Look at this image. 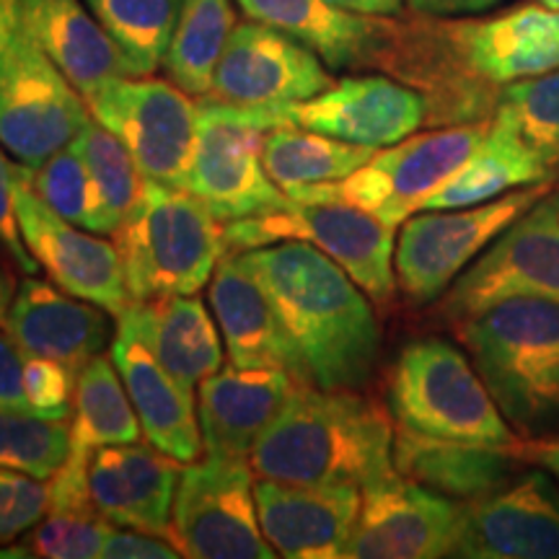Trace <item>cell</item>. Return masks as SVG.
Masks as SVG:
<instances>
[{
    "label": "cell",
    "mask_w": 559,
    "mask_h": 559,
    "mask_svg": "<svg viewBox=\"0 0 559 559\" xmlns=\"http://www.w3.org/2000/svg\"><path fill=\"white\" fill-rule=\"evenodd\" d=\"M559 68V11L521 5L485 19L391 21L381 68L428 99V124L489 120L500 94Z\"/></svg>",
    "instance_id": "obj_1"
},
{
    "label": "cell",
    "mask_w": 559,
    "mask_h": 559,
    "mask_svg": "<svg viewBox=\"0 0 559 559\" xmlns=\"http://www.w3.org/2000/svg\"><path fill=\"white\" fill-rule=\"evenodd\" d=\"M267 293L288 342L290 376L319 389H362L381 360V324L368 293L306 241L239 251Z\"/></svg>",
    "instance_id": "obj_2"
},
{
    "label": "cell",
    "mask_w": 559,
    "mask_h": 559,
    "mask_svg": "<svg viewBox=\"0 0 559 559\" xmlns=\"http://www.w3.org/2000/svg\"><path fill=\"white\" fill-rule=\"evenodd\" d=\"M257 477L311 487H366L394 472L389 412L355 389L298 383L249 456Z\"/></svg>",
    "instance_id": "obj_3"
},
{
    "label": "cell",
    "mask_w": 559,
    "mask_h": 559,
    "mask_svg": "<svg viewBox=\"0 0 559 559\" xmlns=\"http://www.w3.org/2000/svg\"><path fill=\"white\" fill-rule=\"evenodd\" d=\"M453 332L521 440L559 430V304L508 298Z\"/></svg>",
    "instance_id": "obj_4"
},
{
    "label": "cell",
    "mask_w": 559,
    "mask_h": 559,
    "mask_svg": "<svg viewBox=\"0 0 559 559\" xmlns=\"http://www.w3.org/2000/svg\"><path fill=\"white\" fill-rule=\"evenodd\" d=\"M115 236L130 304L194 296L226 254L221 221L190 190L151 179Z\"/></svg>",
    "instance_id": "obj_5"
},
{
    "label": "cell",
    "mask_w": 559,
    "mask_h": 559,
    "mask_svg": "<svg viewBox=\"0 0 559 559\" xmlns=\"http://www.w3.org/2000/svg\"><path fill=\"white\" fill-rule=\"evenodd\" d=\"M280 124H293L290 104L247 107L200 96L198 140L185 190L221 223L288 207V194L270 179L262 160L264 138Z\"/></svg>",
    "instance_id": "obj_6"
},
{
    "label": "cell",
    "mask_w": 559,
    "mask_h": 559,
    "mask_svg": "<svg viewBox=\"0 0 559 559\" xmlns=\"http://www.w3.org/2000/svg\"><path fill=\"white\" fill-rule=\"evenodd\" d=\"M389 412L396 425L423 436L521 443L469 355L438 337L415 340L400 353L389 376Z\"/></svg>",
    "instance_id": "obj_7"
},
{
    "label": "cell",
    "mask_w": 559,
    "mask_h": 559,
    "mask_svg": "<svg viewBox=\"0 0 559 559\" xmlns=\"http://www.w3.org/2000/svg\"><path fill=\"white\" fill-rule=\"evenodd\" d=\"M226 251H249L280 241H306L347 272L373 304L396 293V226L345 200L293 202L283 210L223 226Z\"/></svg>",
    "instance_id": "obj_8"
},
{
    "label": "cell",
    "mask_w": 559,
    "mask_h": 559,
    "mask_svg": "<svg viewBox=\"0 0 559 559\" xmlns=\"http://www.w3.org/2000/svg\"><path fill=\"white\" fill-rule=\"evenodd\" d=\"M487 130L489 120H481L409 135L389 148L376 151V156L347 179L296 187L288 192V200H345L379 215L391 226H402L409 215L423 210L440 185L459 171Z\"/></svg>",
    "instance_id": "obj_9"
},
{
    "label": "cell",
    "mask_w": 559,
    "mask_h": 559,
    "mask_svg": "<svg viewBox=\"0 0 559 559\" xmlns=\"http://www.w3.org/2000/svg\"><path fill=\"white\" fill-rule=\"evenodd\" d=\"M557 179L456 210H419L402 223L394 249L396 288L409 306H428L456 283L477 257L521 218Z\"/></svg>",
    "instance_id": "obj_10"
},
{
    "label": "cell",
    "mask_w": 559,
    "mask_h": 559,
    "mask_svg": "<svg viewBox=\"0 0 559 559\" xmlns=\"http://www.w3.org/2000/svg\"><path fill=\"white\" fill-rule=\"evenodd\" d=\"M508 298L559 304V181L461 272L440 319L456 326Z\"/></svg>",
    "instance_id": "obj_11"
},
{
    "label": "cell",
    "mask_w": 559,
    "mask_h": 559,
    "mask_svg": "<svg viewBox=\"0 0 559 559\" xmlns=\"http://www.w3.org/2000/svg\"><path fill=\"white\" fill-rule=\"evenodd\" d=\"M249 459L207 456L181 472L171 510V542L192 559H272L254 500Z\"/></svg>",
    "instance_id": "obj_12"
},
{
    "label": "cell",
    "mask_w": 559,
    "mask_h": 559,
    "mask_svg": "<svg viewBox=\"0 0 559 559\" xmlns=\"http://www.w3.org/2000/svg\"><path fill=\"white\" fill-rule=\"evenodd\" d=\"M94 120L122 140L145 179L187 187L198 104L177 83L148 75H117L86 99Z\"/></svg>",
    "instance_id": "obj_13"
},
{
    "label": "cell",
    "mask_w": 559,
    "mask_h": 559,
    "mask_svg": "<svg viewBox=\"0 0 559 559\" xmlns=\"http://www.w3.org/2000/svg\"><path fill=\"white\" fill-rule=\"evenodd\" d=\"M91 120L88 104L21 29L0 55V145L21 166L45 164Z\"/></svg>",
    "instance_id": "obj_14"
},
{
    "label": "cell",
    "mask_w": 559,
    "mask_h": 559,
    "mask_svg": "<svg viewBox=\"0 0 559 559\" xmlns=\"http://www.w3.org/2000/svg\"><path fill=\"white\" fill-rule=\"evenodd\" d=\"M360 515L345 559L451 557L464 502L417 485L400 472L383 474L360 489Z\"/></svg>",
    "instance_id": "obj_15"
},
{
    "label": "cell",
    "mask_w": 559,
    "mask_h": 559,
    "mask_svg": "<svg viewBox=\"0 0 559 559\" xmlns=\"http://www.w3.org/2000/svg\"><path fill=\"white\" fill-rule=\"evenodd\" d=\"M16 215L32 257L58 288L102 306L120 319L130 306L128 280L117 243L60 218L19 171Z\"/></svg>",
    "instance_id": "obj_16"
},
{
    "label": "cell",
    "mask_w": 559,
    "mask_h": 559,
    "mask_svg": "<svg viewBox=\"0 0 559 559\" xmlns=\"http://www.w3.org/2000/svg\"><path fill=\"white\" fill-rule=\"evenodd\" d=\"M332 83L326 62L304 41L249 19L230 32L210 96L247 107H272L306 102Z\"/></svg>",
    "instance_id": "obj_17"
},
{
    "label": "cell",
    "mask_w": 559,
    "mask_h": 559,
    "mask_svg": "<svg viewBox=\"0 0 559 559\" xmlns=\"http://www.w3.org/2000/svg\"><path fill=\"white\" fill-rule=\"evenodd\" d=\"M451 557L559 559V479L528 466L508 487L464 502Z\"/></svg>",
    "instance_id": "obj_18"
},
{
    "label": "cell",
    "mask_w": 559,
    "mask_h": 559,
    "mask_svg": "<svg viewBox=\"0 0 559 559\" xmlns=\"http://www.w3.org/2000/svg\"><path fill=\"white\" fill-rule=\"evenodd\" d=\"M293 124L366 148H389L428 124V99L391 75H345L290 104Z\"/></svg>",
    "instance_id": "obj_19"
},
{
    "label": "cell",
    "mask_w": 559,
    "mask_h": 559,
    "mask_svg": "<svg viewBox=\"0 0 559 559\" xmlns=\"http://www.w3.org/2000/svg\"><path fill=\"white\" fill-rule=\"evenodd\" d=\"M264 539L280 557L340 559L360 515V487H311L254 479Z\"/></svg>",
    "instance_id": "obj_20"
},
{
    "label": "cell",
    "mask_w": 559,
    "mask_h": 559,
    "mask_svg": "<svg viewBox=\"0 0 559 559\" xmlns=\"http://www.w3.org/2000/svg\"><path fill=\"white\" fill-rule=\"evenodd\" d=\"M181 461L153 445H102L88 456V487L96 510L111 526L171 542L174 495Z\"/></svg>",
    "instance_id": "obj_21"
},
{
    "label": "cell",
    "mask_w": 559,
    "mask_h": 559,
    "mask_svg": "<svg viewBox=\"0 0 559 559\" xmlns=\"http://www.w3.org/2000/svg\"><path fill=\"white\" fill-rule=\"evenodd\" d=\"M117 321L120 324L111 340L109 358L120 370L145 440L181 464L200 461L205 445L200 419L194 415V394L160 366L148 342L124 313Z\"/></svg>",
    "instance_id": "obj_22"
},
{
    "label": "cell",
    "mask_w": 559,
    "mask_h": 559,
    "mask_svg": "<svg viewBox=\"0 0 559 559\" xmlns=\"http://www.w3.org/2000/svg\"><path fill=\"white\" fill-rule=\"evenodd\" d=\"M109 311L26 275L13 296L5 332L24 355L66 362L75 373L109 342Z\"/></svg>",
    "instance_id": "obj_23"
},
{
    "label": "cell",
    "mask_w": 559,
    "mask_h": 559,
    "mask_svg": "<svg viewBox=\"0 0 559 559\" xmlns=\"http://www.w3.org/2000/svg\"><path fill=\"white\" fill-rule=\"evenodd\" d=\"M296 386L283 368L230 366L202 381L198 415L207 456L249 459Z\"/></svg>",
    "instance_id": "obj_24"
},
{
    "label": "cell",
    "mask_w": 559,
    "mask_h": 559,
    "mask_svg": "<svg viewBox=\"0 0 559 559\" xmlns=\"http://www.w3.org/2000/svg\"><path fill=\"white\" fill-rule=\"evenodd\" d=\"M394 469L456 502H474L508 487L528 469L513 445L432 438L394 425Z\"/></svg>",
    "instance_id": "obj_25"
},
{
    "label": "cell",
    "mask_w": 559,
    "mask_h": 559,
    "mask_svg": "<svg viewBox=\"0 0 559 559\" xmlns=\"http://www.w3.org/2000/svg\"><path fill=\"white\" fill-rule=\"evenodd\" d=\"M249 19L304 41L332 70L381 68L394 16H360L330 0H236Z\"/></svg>",
    "instance_id": "obj_26"
},
{
    "label": "cell",
    "mask_w": 559,
    "mask_h": 559,
    "mask_svg": "<svg viewBox=\"0 0 559 559\" xmlns=\"http://www.w3.org/2000/svg\"><path fill=\"white\" fill-rule=\"evenodd\" d=\"M21 29L88 99L104 81L132 75L120 47L81 0H19Z\"/></svg>",
    "instance_id": "obj_27"
},
{
    "label": "cell",
    "mask_w": 559,
    "mask_h": 559,
    "mask_svg": "<svg viewBox=\"0 0 559 559\" xmlns=\"http://www.w3.org/2000/svg\"><path fill=\"white\" fill-rule=\"evenodd\" d=\"M210 309L228 360L236 368H283L290 373L288 342L262 283L241 254L226 251L210 277Z\"/></svg>",
    "instance_id": "obj_28"
},
{
    "label": "cell",
    "mask_w": 559,
    "mask_h": 559,
    "mask_svg": "<svg viewBox=\"0 0 559 559\" xmlns=\"http://www.w3.org/2000/svg\"><path fill=\"white\" fill-rule=\"evenodd\" d=\"M124 317L138 326L160 366L192 394L198 383L223 370L226 355L218 321L200 298L169 296L130 304Z\"/></svg>",
    "instance_id": "obj_29"
},
{
    "label": "cell",
    "mask_w": 559,
    "mask_h": 559,
    "mask_svg": "<svg viewBox=\"0 0 559 559\" xmlns=\"http://www.w3.org/2000/svg\"><path fill=\"white\" fill-rule=\"evenodd\" d=\"M88 456L70 445V456L50 479V508L19 547L26 557L45 559H91L102 557V544L109 523L94 506L88 487Z\"/></svg>",
    "instance_id": "obj_30"
},
{
    "label": "cell",
    "mask_w": 559,
    "mask_h": 559,
    "mask_svg": "<svg viewBox=\"0 0 559 559\" xmlns=\"http://www.w3.org/2000/svg\"><path fill=\"white\" fill-rule=\"evenodd\" d=\"M557 169L542 160L513 132L489 120L487 135L459 171L430 194L423 210H456L498 200L502 194L555 179Z\"/></svg>",
    "instance_id": "obj_31"
},
{
    "label": "cell",
    "mask_w": 559,
    "mask_h": 559,
    "mask_svg": "<svg viewBox=\"0 0 559 559\" xmlns=\"http://www.w3.org/2000/svg\"><path fill=\"white\" fill-rule=\"evenodd\" d=\"M373 156L376 148L345 143L298 124L270 130L262 148L264 169L285 194L296 187L347 179Z\"/></svg>",
    "instance_id": "obj_32"
},
{
    "label": "cell",
    "mask_w": 559,
    "mask_h": 559,
    "mask_svg": "<svg viewBox=\"0 0 559 559\" xmlns=\"http://www.w3.org/2000/svg\"><path fill=\"white\" fill-rule=\"evenodd\" d=\"M109 355H96L79 370L75 381V419L73 445L83 451L102 449V445L140 443L138 412L132 407L122 376H117Z\"/></svg>",
    "instance_id": "obj_33"
},
{
    "label": "cell",
    "mask_w": 559,
    "mask_h": 559,
    "mask_svg": "<svg viewBox=\"0 0 559 559\" xmlns=\"http://www.w3.org/2000/svg\"><path fill=\"white\" fill-rule=\"evenodd\" d=\"M234 26L230 0H179L177 29L164 58L169 81L190 96L210 94L215 66Z\"/></svg>",
    "instance_id": "obj_34"
},
{
    "label": "cell",
    "mask_w": 559,
    "mask_h": 559,
    "mask_svg": "<svg viewBox=\"0 0 559 559\" xmlns=\"http://www.w3.org/2000/svg\"><path fill=\"white\" fill-rule=\"evenodd\" d=\"M120 47L132 75H151L169 52L179 0H83Z\"/></svg>",
    "instance_id": "obj_35"
},
{
    "label": "cell",
    "mask_w": 559,
    "mask_h": 559,
    "mask_svg": "<svg viewBox=\"0 0 559 559\" xmlns=\"http://www.w3.org/2000/svg\"><path fill=\"white\" fill-rule=\"evenodd\" d=\"M70 145L83 158L94 190L99 194L102 236L117 234L143 198V171L138 169L135 158L124 148L122 140L96 120L83 124L79 138Z\"/></svg>",
    "instance_id": "obj_36"
},
{
    "label": "cell",
    "mask_w": 559,
    "mask_h": 559,
    "mask_svg": "<svg viewBox=\"0 0 559 559\" xmlns=\"http://www.w3.org/2000/svg\"><path fill=\"white\" fill-rule=\"evenodd\" d=\"M489 120L513 132L551 169H559V68L510 83Z\"/></svg>",
    "instance_id": "obj_37"
},
{
    "label": "cell",
    "mask_w": 559,
    "mask_h": 559,
    "mask_svg": "<svg viewBox=\"0 0 559 559\" xmlns=\"http://www.w3.org/2000/svg\"><path fill=\"white\" fill-rule=\"evenodd\" d=\"M70 443L73 428H68V419L0 409V469L52 479L70 456Z\"/></svg>",
    "instance_id": "obj_38"
},
{
    "label": "cell",
    "mask_w": 559,
    "mask_h": 559,
    "mask_svg": "<svg viewBox=\"0 0 559 559\" xmlns=\"http://www.w3.org/2000/svg\"><path fill=\"white\" fill-rule=\"evenodd\" d=\"M19 171L26 185L39 194V200L50 205L60 218L102 236L99 194H96L86 164L73 145L58 151L34 169L19 164Z\"/></svg>",
    "instance_id": "obj_39"
},
{
    "label": "cell",
    "mask_w": 559,
    "mask_h": 559,
    "mask_svg": "<svg viewBox=\"0 0 559 559\" xmlns=\"http://www.w3.org/2000/svg\"><path fill=\"white\" fill-rule=\"evenodd\" d=\"M50 485L24 472L0 469V544L21 539L47 515Z\"/></svg>",
    "instance_id": "obj_40"
},
{
    "label": "cell",
    "mask_w": 559,
    "mask_h": 559,
    "mask_svg": "<svg viewBox=\"0 0 559 559\" xmlns=\"http://www.w3.org/2000/svg\"><path fill=\"white\" fill-rule=\"evenodd\" d=\"M75 381L79 373L66 362L37 358V355L24 358V391L37 417L68 419L73 415Z\"/></svg>",
    "instance_id": "obj_41"
},
{
    "label": "cell",
    "mask_w": 559,
    "mask_h": 559,
    "mask_svg": "<svg viewBox=\"0 0 559 559\" xmlns=\"http://www.w3.org/2000/svg\"><path fill=\"white\" fill-rule=\"evenodd\" d=\"M16 185H19V164H11L0 145V254H5L16 264L24 275H37L39 262L34 260L29 247L19 228L16 215Z\"/></svg>",
    "instance_id": "obj_42"
},
{
    "label": "cell",
    "mask_w": 559,
    "mask_h": 559,
    "mask_svg": "<svg viewBox=\"0 0 559 559\" xmlns=\"http://www.w3.org/2000/svg\"><path fill=\"white\" fill-rule=\"evenodd\" d=\"M102 557L107 559H177L181 551L164 536L143 534V531H122L120 526L107 528L102 544Z\"/></svg>",
    "instance_id": "obj_43"
},
{
    "label": "cell",
    "mask_w": 559,
    "mask_h": 559,
    "mask_svg": "<svg viewBox=\"0 0 559 559\" xmlns=\"http://www.w3.org/2000/svg\"><path fill=\"white\" fill-rule=\"evenodd\" d=\"M24 358L26 355L5 332V326H0V409L32 412L24 391Z\"/></svg>",
    "instance_id": "obj_44"
},
{
    "label": "cell",
    "mask_w": 559,
    "mask_h": 559,
    "mask_svg": "<svg viewBox=\"0 0 559 559\" xmlns=\"http://www.w3.org/2000/svg\"><path fill=\"white\" fill-rule=\"evenodd\" d=\"M513 453L526 466L544 469L555 479H559V430L551 432V436H544V438L521 440V443L513 445Z\"/></svg>",
    "instance_id": "obj_45"
},
{
    "label": "cell",
    "mask_w": 559,
    "mask_h": 559,
    "mask_svg": "<svg viewBox=\"0 0 559 559\" xmlns=\"http://www.w3.org/2000/svg\"><path fill=\"white\" fill-rule=\"evenodd\" d=\"M502 0H407L409 11L419 16H438V19H461V16H477Z\"/></svg>",
    "instance_id": "obj_46"
},
{
    "label": "cell",
    "mask_w": 559,
    "mask_h": 559,
    "mask_svg": "<svg viewBox=\"0 0 559 559\" xmlns=\"http://www.w3.org/2000/svg\"><path fill=\"white\" fill-rule=\"evenodd\" d=\"M340 9L360 13V16H400L404 0H330Z\"/></svg>",
    "instance_id": "obj_47"
},
{
    "label": "cell",
    "mask_w": 559,
    "mask_h": 559,
    "mask_svg": "<svg viewBox=\"0 0 559 559\" xmlns=\"http://www.w3.org/2000/svg\"><path fill=\"white\" fill-rule=\"evenodd\" d=\"M16 264H13L9 257L0 254V326H5V319H9L13 296H16Z\"/></svg>",
    "instance_id": "obj_48"
},
{
    "label": "cell",
    "mask_w": 559,
    "mask_h": 559,
    "mask_svg": "<svg viewBox=\"0 0 559 559\" xmlns=\"http://www.w3.org/2000/svg\"><path fill=\"white\" fill-rule=\"evenodd\" d=\"M21 32L19 0H0V55L9 50V45Z\"/></svg>",
    "instance_id": "obj_49"
},
{
    "label": "cell",
    "mask_w": 559,
    "mask_h": 559,
    "mask_svg": "<svg viewBox=\"0 0 559 559\" xmlns=\"http://www.w3.org/2000/svg\"><path fill=\"white\" fill-rule=\"evenodd\" d=\"M542 5H547V9H555V11H559V0H539Z\"/></svg>",
    "instance_id": "obj_50"
}]
</instances>
